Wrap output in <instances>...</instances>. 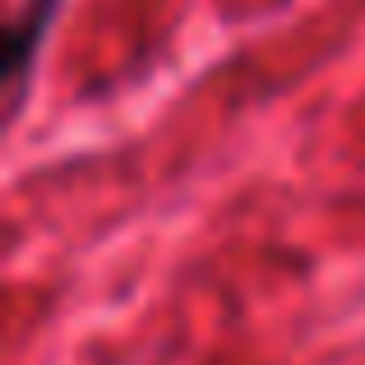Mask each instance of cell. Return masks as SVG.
Returning a JSON list of instances; mask_svg holds the SVG:
<instances>
[{
	"label": "cell",
	"instance_id": "1",
	"mask_svg": "<svg viewBox=\"0 0 365 365\" xmlns=\"http://www.w3.org/2000/svg\"><path fill=\"white\" fill-rule=\"evenodd\" d=\"M61 5L65 0H24L5 28V111L9 116H19V107L28 98L37 56H42L46 37H51V24L61 14Z\"/></svg>",
	"mask_w": 365,
	"mask_h": 365
}]
</instances>
